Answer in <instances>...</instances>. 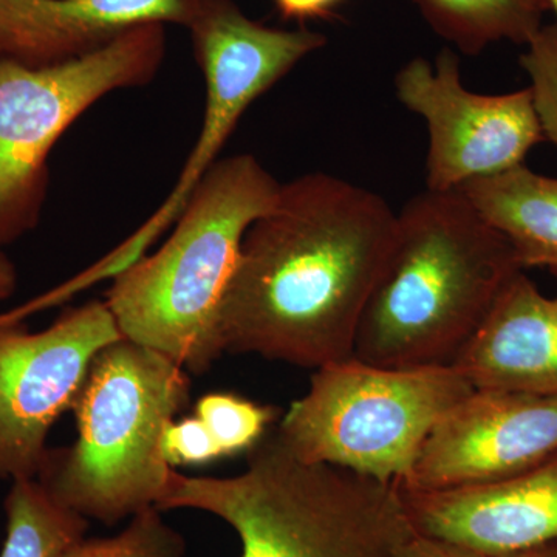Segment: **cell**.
I'll list each match as a JSON object with an SVG mask.
<instances>
[{
  "mask_svg": "<svg viewBox=\"0 0 557 557\" xmlns=\"http://www.w3.org/2000/svg\"><path fill=\"white\" fill-rule=\"evenodd\" d=\"M201 0H0V60L47 65L146 24L188 28Z\"/></svg>",
  "mask_w": 557,
  "mask_h": 557,
  "instance_id": "13",
  "label": "cell"
},
{
  "mask_svg": "<svg viewBox=\"0 0 557 557\" xmlns=\"http://www.w3.org/2000/svg\"><path fill=\"white\" fill-rule=\"evenodd\" d=\"M164 51V25L146 24L73 60H0V244L35 219L46 161L58 139L106 95L156 78Z\"/></svg>",
  "mask_w": 557,
  "mask_h": 557,
  "instance_id": "7",
  "label": "cell"
},
{
  "mask_svg": "<svg viewBox=\"0 0 557 557\" xmlns=\"http://www.w3.org/2000/svg\"><path fill=\"white\" fill-rule=\"evenodd\" d=\"M188 28L207 90L199 139L168 199L129 239L70 282L73 289L115 277L143 258L146 249L177 222L190 194L218 163L249 106L304 58L325 46L321 33L306 28L282 30L249 20L233 0H201L199 13Z\"/></svg>",
  "mask_w": 557,
  "mask_h": 557,
  "instance_id": "8",
  "label": "cell"
},
{
  "mask_svg": "<svg viewBox=\"0 0 557 557\" xmlns=\"http://www.w3.org/2000/svg\"><path fill=\"white\" fill-rule=\"evenodd\" d=\"M186 539L152 507L131 518L115 536L83 537L61 557H185Z\"/></svg>",
  "mask_w": 557,
  "mask_h": 557,
  "instance_id": "19",
  "label": "cell"
},
{
  "mask_svg": "<svg viewBox=\"0 0 557 557\" xmlns=\"http://www.w3.org/2000/svg\"><path fill=\"white\" fill-rule=\"evenodd\" d=\"M161 453L171 468L197 467L223 458L211 432L197 416L172 420L168 424L161 438Z\"/></svg>",
  "mask_w": 557,
  "mask_h": 557,
  "instance_id": "21",
  "label": "cell"
},
{
  "mask_svg": "<svg viewBox=\"0 0 557 557\" xmlns=\"http://www.w3.org/2000/svg\"><path fill=\"white\" fill-rule=\"evenodd\" d=\"M457 190L509 242L523 270H557V178L519 164Z\"/></svg>",
  "mask_w": 557,
  "mask_h": 557,
  "instance_id": "15",
  "label": "cell"
},
{
  "mask_svg": "<svg viewBox=\"0 0 557 557\" xmlns=\"http://www.w3.org/2000/svg\"><path fill=\"white\" fill-rule=\"evenodd\" d=\"M429 24L467 54L490 44H527L542 28L536 0H413Z\"/></svg>",
  "mask_w": 557,
  "mask_h": 557,
  "instance_id": "16",
  "label": "cell"
},
{
  "mask_svg": "<svg viewBox=\"0 0 557 557\" xmlns=\"http://www.w3.org/2000/svg\"><path fill=\"white\" fill-rule=\"evenodd\" d=\"M399 491L417 533L485 556L505 557L557 542V454L487 485Z\"/></svg>",
  "mask_w": 557,
  "mask_h": 557,
  "instance_id": "12",
  "label": "cell"
},
{
  "mask_svg": "<svg viewBox=\"0 0 557 557\" xmlns=\"http://www.w3.org/2000/svg\"><path fill=\"white\" fill-rule=\"evenodd\" d=\"M536 2L539 3V7H541L542 10L553 11V13H555L557 21V0H536ZM555 25L557 27V22Z\"/></svg>",
  "mask_w": 557,
  "mask_h": 557,
  "instance_id": "26",
  "label": "cell"
},
{
  "mask_svg": "<svg viewBox=\"0 0 557 557\" xmlns=\"http://www.w3.org/2000/svg\"><path fill=\"white\" fill-rule=\"evenodd\" d=\"M471 392L454 366L384 369L351 357L314 370L276 432L299 460L399 485L435 424Z\"/></svg>",
  "mask_w": 557,
  "mask_h": 557,
  "instance_id": "6",
  "label": "cell"
},
{
  "mask_svg": "<svg viewBox=\"0 0 557 557\" xmlns=\"http://www.w3.org/2000/svg\"><path fill=\"white\" fill-rule=\"evenodd\" d=\"M520 65L530 78L539 121L545 141L557 146V27L542 25L527 44Z\"/></svg>",
  "mask_w": 557,
  "mask_h": 557,
  "instance_id": "20",
  "label": "cell"
},
{
  "mask_svg": "<svg viewBox=\"0 0 557 557\" xmlns=\"http://www.w3.org/2000/svg\"><path fill=\"white\" fill-rule=\"evenodd\" d=\"M505 557H557V542L555 544L542 545V547L525 549Z\"/></svg>",
  "mask_w": 557,
  "mask_h": 557,
  "instance_id": "25",
  "label": "cell"
},
{
  "mask_svg": "<svg viewBox=\"0 0 557 557\" xmlns=\"http://www.w3.org/2000/svg\"><path fill=\"white\" fill-rule=\"evenodd\" d=\"M394 557H490L475 552V549L443 541V539L413 533L406 539Z\"/></svg>",
  "mask_w": 557,
  "mask_h": 557,
  "instance_id": "22",
  "label": "cell"
},
{
  "mask_svg": "<svg viewBox=\"0 0 557 557\" xmlns=\"http://www.w3.org/2000/svg\"><path fill=\"white\" fill-rule=\"evenodd\" d=\"M282 183L249 153L225 157L190 194L170 239L113 277L106 304L124 339L189 373L225 351L219 313L249 226L276 203Z\"/></svg>",
  "mask_w": 557,
  "mask_h": 557,
  "instance_id": "3",
  "label": "cell"
},
{
  "mask_svg": "<svg viewBox=\"0 0 557 557\" xmlns=\"http://www.w3.org/2000/svg\"><path fill=\"white\" fill-rule=\"evenodd\" d=\"M399 102L426 121L428 189L457 190L523 164L545 141L530 87L482 95L461 83L460 61L445 49L435 64L416 58L395 76Z\"/></svg>",
  "mask_w": 557,
  "mask_h": 557,
  "instance_id": "10",
  "label": "cell"
},
{
  "mask_svg": "<svg viewBox=\"0 0 557 557\" xmlns=\"http://www.w3.org/2000/svg\"><path fill=\"white\" fill-rule=\"evenodd\" d=\"M557 454V397L474 392L435 424L399 487L445 491L515 478Z\"/></svg>",
  "mask_w": 557,
  "mask_h": 557,
  "instance_id": "11",
  "label": "cell"
},
{
  "mask_svg": "<svg viewBox=\"0 0 557 557\" xmlns=\"http://www.w3.org/2000/svg\"><path fill=\"white\" fill-rule=\"evenodd\" d=\"M278 13L285 20H317L338 9L344 0H273Z\"/></svg>",
  "mask_w": 557,
  "mask_h": 557,
  "instance_id": "23",
  "label": "cell"
},
{
  "mask_svg": "<svg viewBox=\"0 0 557 557\" xmlns=\"http://www.w3.org/2000/svg\"><path fill=\"white\" fill-rule=\"evenodd\" d=\"M454 368L480 391L557 397V296L520 271Z\"/></svg>",
  "mask_w": 557,
  "mask_h": 557,
  "instance_id": "14",
  "label": "cell"
},
{
  "mask_svg": "<svg viewBox=\"0 0 557 557\" xmlns=\"http://www.w3.org/2000/svg\"><path fill=\"white\" fill-rule=\"evenodd\" d=\"M157 508L223 520L240 539V557H394L416 533L398 485L299 460L276 429L236 478L172 471Z\"/></svg>",
  "mask_w": 557,
  "mask_h": 557,
  "instance_id": "4",
  "label": "cell"
},
{
  "mask_svg": "<svg viewBox=\"0 0 557 557\" xmlns=\"http://www.w3.org/2000/svg\"><path fill=\"white\" fill-rule=\"evenodd\" d=\"M397 223L379 194L325 172L282 185L223 295V351L314 370L354 357Z\"/></svg>",
  "mask_w": 557,
  "mask_h": 557,
  "instance_id": "1",
  "label": "cell"
},
{
  "mask_svg": "<svg viewBox=\"0 0 557 557\" xmlns=\"http://www.w3.org/2000/svg\"><path fill=\"white\" fill-rule=\"evenodd\" d=\"M397 219L354 357L384 369L449 368L525 270L509 242L458 190L426 189Z\"/></svg>",
  "mask_w": 557,
  "mask_h": 557,
  "instance_id": "2",
  "label": "cell"
},
{
  "mask_svg": "<svg viewBox=\"0 0 557 557\" xmlns=\"http://www.w3.org/2000/svg\"><path fill=\"white\" fill-rule=\"evenodd\" d=\"M123 339L106 300L64 311L30 333L0 324V479H36L47 438L72 409L102 348Z\"/></svg>",
  "mask_w": 557,
  "mask_h": 557,
  "instance_id": "9",
  "label": "cell"
},
{
  "mask_svg": "<svg viewBox=\"0 0 557 557\" xmlns=\"http://www.w3.org/2000/svg\"><path fill=\"white\" fill-rule=\"evenodd\" d=\"M189 397V372L177 361L129 339L110 344L73 405L78 438L49 450L36 479L64 507L102 525L159 507L174 471L161 438Z\"/></svg>",
  "mask_w": 557,
  "mask_h": 557,
  "instance_id": "5",
  "label": "cell"
},
{
  "mask_svg": "<svg viewBox=\"0 0 557 557\" xmlns=\"http://www.w3.org/2000/svg\"><path fill=\"white\" fill-rule=\"evenodd\" d=\"M16 287V270L5 255L0 252V300L9 298Z\"/></svg>",
  "mask_w": 557,
  "mask_h": 557,
  "instance_id": "24",
  "label": "cell"
},
{
  "mask_svg": "<svg viewBox=\"0 0 557 557\" xmlns=\"http://www.w3.org/2000/svg\"><path fill=\"white\" fill-rule=\"evenodd\" d=\"M11 483L0 557H61L86 537L89 520L60 504L38 479Z\"/></svg>",
  "mask_w": 557,
  "mask_h": 557,
  "instance_id": "17",
  "label": "cell"
},
{
  "mask_svg": "<svg viewBox=\"0 0 557 557\" xmlns=\"http://www.w3.org/2000/svg\"><path fill=\"white\" fill-rule=\"evenodd\" d=\"M552 273L555 274V276L557 277V270L552 271Z\"/></svg>",
  "mask_w": 557,
  "mask_h": 557,
  "instance_id": "27",
  "label": "cell"
},
{
  "mask_svg": "<svg viewBox=\"0 0 557 557\" xmlns=\"http://www.w3.org/2000/svg\"><path fill=\"white\" fill-rule=\"evenodd\" d=\"M194 416L203 421L223 457L249 453L262 442L276 421L277 409L239 395L212 392L197 401Z\"/></svg>",
  "mask_w": 557,
  "mask_h": 557,
  "instance_id": "18",
  "label": "cell"
}]
</instances>
